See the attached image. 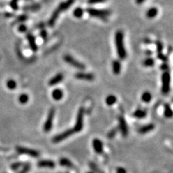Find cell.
Masks as SVG:
<instances>
[{"mask_svg": "<svg viewBox=\"0 0 173 173\" xmlns=\"http://www.w3.org/2000/svg\"><path fill=\"white\" fill-rule=\"evenodd\" d=\"M161 69H162V70H167L168 69H169V66H168V64L166 63H164L163 64H162V66H160Z\"/></svg>", "mask_w": 173, "mask_h": 173, "instance_id": "f35d334b", "label": "cell"}, {"mask_svg": "<svg viewBox=\"0 0 173 173\" xmlns=\"http://www.w3.org/2000/svg\"><path fill=\"white\" fill-rule=\"evenodd\" d=\"M117 173H126V170L123 167H119L117 169Z\"/></svg>", "mask_w": 173, "mask_h": 173, "instance_id": "60d3db41", "label": "cell"}, {"mask_svg": "<svg viewBox=\"0 0 173 173\" xmlns=\"http://www.w3.org/2000/svg\"><path fill=\"white\" fill-rule=\"evenodd\" d=\"M74 133H75V132H74V129H72V128H69V129L66 130L65 131L60 133V134H58L56 136H54V137L53 138V142H54V143H59V142H62V141L65 140V139H66L67 138H69V136H72Z\"/></svg>", "mask_w": 173, "mask_h": 173, "instance_id": "9c48e42d", "label": "cell"}, {"mask_svg": "<svg viewBox=\"0 0 173 173\" xmlns=\"http://www.w3.org/2000/svg\"><path fill=\"white\" fill-rule=\"evenodd\" d=\"M18 1L19 0H12L10 1V7L14 10H18Z\"/></svg>", "mask_w": 173, "mask_h": 173, "instance_id": "836d02e7", "label": "cell"}, {"mask_svg": "<svg viewBox=\"0 0 173 173\" xmlns=\"http://www.w3.org/2000/svg\"><path fill=\"white\" fill-rule=\"evenodd\" d=\"M16 151H17L19 154H26V155L30 156L31 157H39V152L35 149H32L27 148V147L23 146H17Z\"/></svg>", "mask_w": 173, "mask_h": 173, "instance_id": "ba28073f", "label": "cell"}, {"mask_svg": "<svg viewBox=\"0 0 173 173\" xmlns=\"http://www.w3.org/2000/svg\"><path fill=\"white\" fill-rule=\"evenodd\" d=\"M84 13V10L81 7H77L73 11V15L77 18H81L83 16Z\"/></svg>", "mask_w": 173, "mask_h": 173, "instance_id": "44dd1931", "label": "cell"}, {"mask_svg": "<svg viewBox=\"0 0 173 173\" xmlns=\"http://www.w3.org/2000/svg\"><path fill=\"white\" fill-rule=\"evenodd\" d=\"M74 1H75V0H66V1H63V2L61 3V4L58 6L57 8L54 10V13L51 15L50 19L48 20V26H54V25H55L56 22H57V19L59 18V15H61V13L62 12L66 11L68 9L70 8V7H72V4L74 3Z\"/></svg>", "mask_w": 173, "mask_h": 173, "instance_id": "6da1fadb", "label": "cell"}, {"mask_svg": "<svg viewBox=\"0 0 173 173\" xmlns=\"http://www.w3.org/2000/svg\"><path fill=\"white\" fill-rule=\"evenodd\" d=\"M86 11L91 17L100 18V19L103 20L107 19V17L110 15V10L92 8V7H88Z\"/></svg>", "mask_w": 173, "mask_h": 173, "instance_id": "3957f363", "label": "cell"}, {"mask_svg": "<svg viewBox=\"0 0 173 173\" xmlns=\"http://www.w3.org/2000/svg\"><path fill=\"white\" fill-rule=\"evenodd\" d=\"M144 43H146V44H149V43H151V40H150V39L146 38L145 40H144Z\"/></svg>", "mask_w": 173, "mask_h": 173, "instance_id": "7bdbcfd3", "label": "cell"}, {"mask_svg": "<svg viewBox=\"0 0 173 173\" xmlns=\"http://www.w3.org/2000/svg\"><path fill=\"white\" fill-rule=\"evenodd\" d=\"M165 116L166 118H171L172 116V108L168 104H165Z\"/></svg>", "mask_w": 173, "mask_h": 173, "instance_id": "d4e9b609", "label": "cell"}, {"mask_svg": "<svg viewBox=\"0 0 173 173\" xmlns=\"http://www.w3.org/2000/svg\"><path fill=\"white\" fill-rule=\"evenodd\" d=\"M83 126H84V109L83 107H80L79 109L76 118V123L73 129L75 133H78L83 129Z\"/></svg>", "mask_w": 173, "mask_h": 173, "instance_id": "277c9868", "label": "cell"}, {"mask_svg": "<svg viewBox=\"0 0 173 173\" xmlns=\"http://www.w3.org/2000/svg\"><path fill=\"white\" fill-rule=\"evenodd\" d=\"M118 121H119V126H118V127H119L121 133H122V135L123 136H127L128 133V128L126 121L124 119L123 117L122 116L119 117Z\"/></svg>", "mask_w": 173, "mask_h": 173, "instance_id": "30bf717a", "label": "cell"}, {"mask_svg": "<svg viewBox=\"0 0 173 173\" xmlns=\"http://www.w3.org/2000/svg\"><path fill=\"white\" fill-rule=\"evenodd\" d=\"M60 165L63 167H73L72 162L67 158L61 159Z\"/></svg>", "mask_w": 173, "mask_h": 173, "instance_id": "603a6c76", "label": "cell"}, {"mask_svg": "<svg viewBox=\"0 0 173 173\" xmlns=\"http://www.w3.org/2000/svg\"><path fill=\"white\" fill-rule=\"evenodd\" d=\"M55 108H51L48 112V116L43 126V130L45 132H49L52 128L53 123L55 117Z\"/></svg>", "mask_w": 173, "mask_h": 173, "instance_id": "8992f818", "label": "cell"}, {"mask_svg": "<svg viewBox=\"0 0 173 173\" xmlns=\"http://www.w3.org/2000/svg\"><path fill=\"white\" fill-rule=\"evenodd\" d=\"M51 95H52V98H54V100L59 101L62 99V98H63V92H62L61 89H55L52 92Z\"/></svg>", "mask_w": 173, "mask_h": 173, "instance_id": "ac0fdd59", "label": "cell"}, {"mask_svg": "<svg viewBox=\"0 0 173 173\" xmlns=\"http://www.w3.org/2000/svg\"><path fill=\"white\" fill-rule=\"evenodd\" d=\"M146 115V112L145 110H141V109L136 110L133 114V116L136 118H145Z\"/></svg>", "mask_w": 173, "mask_h": 173, "instance_id": "ffe728a7", "label": "cell"}, {"mask_svg": "<svg viewBox=\"0 0 173 173\" xmlns=\"http://www.w3.org/2000/svg\"><path fill=\"white\" fill-rule=\"evenodd\" d=\"M31 165L30 163H25L22 165V169L20 171L19 173H28L30 170Z\"/></svg>", "mask_w": 173, "mask_h": 173, "instance_id": "f546056e", "label": "cell"}, {"mask_svg": "<svg viewBox=\"0 0 173 173\" xmlns=\"http://www.w3.org/2000/svg\"><path fill=\"white\" fill-rule=\"evenodd\" d=\"M40 36L43 38V39H45L47 37V32L45 30H42L40 33Z\"/></svg>", "mask_w": 173, "mask_h": 173, "instance_id": "ab89813d", "label": "cell"}, {"mask_svg": "<svg viewBox=\"0 0 173 173\" xmlns=\"http://www.w3.org/2000/svg\"><path fill=\"white\" fill-rule=\"evenodd\" d=\"M116 101H117V98L115 96V95H108V96L106 98V100H105L106 103H107V105L109 106L114 105L115 103H116Z\"/></svg>", "mask_w": 173, "mask_h": 173, "instance_id": "7402d4cb", "label": "cell"}, {"mask_svg": "<svg viewBox=\"0 0 173 173\" xmlns=\"http://www.w3.org/2000/svg\"><path fill=\"white\" fill-rule=\"evenodd\" d=\"M105 1L106 0H87V3L89 4H95L105 2Z\"/></svg>", "mask_w": 173, "mask_h": 173, "instance_id": "8d00e7d4", "label": "cell"}, {"mask_svg": "<svg viewBox=\"0 0 173 173\" xmlns=\"http://www.w3.org/2000/svg\"><path fill=\"white\" fill-rule=\"evenodd\" d=\"M63 80V74L59 73V74H56L54 77H52V78L49 80V82H48V84H49L50 86L56 85V84H58L60 82H61V81Z\"/></svg>", "mask_w": 173, "mask_h": 173, "instance_id": "9a60e30c", "label": "cell"}, {"mask_svg": "<svg viewBox=\"0 0 173 173\" xmlns=\"http://www.w3.org/2000/svg\"><path fill=\"white\" fill-rule=\"evenodd\" d=\"M157 57L159 58V59L162 60V61H167V57L165 54H163V53L162 52L158 53V54H157Z\"/></svg>", "mask_w": 173, "mask_h": 173, "instance_id": "74e56055", "label": "cell"}, {"mask_svg": "<svg viewBox=\"0 0 173 173\" xmlns=\"http://www.w3.org/2000/svg\"><path fill=\"white\" fill-rule=\"evenodd\" d=\"M5 16L7 17H10L13 16V14H10V13H6Z\"/></svg>", "mask_w": 173, "mask_h": 173, "instance_id": "f6af8a7d", "label": "cell"}, {"mask_svg": "<svg viewBox=\"0 0 173 173\" xmlns=\"http://www.w3.org/2000/svg\"><path fill=\"white\" fill-rule=\"evenodd\" d=\"M87 173H94L93 172H87Z\"/></svg>", "mask_w": 173, "mask_h": 173, "instance_id": "bcb514c9", "label": "cell"}, {"mask_svg": "<svg viewBox=\"0 0 173 173\" xmlns=\"http://www.w3.org/2000/svg\"><path fill=\"white\" fill-rule=\"evenodd\" d=\"M75 77L78 80H86V81H92L95 79L94 74L91 73H85V72H78L75 74Z\"/></svg>", "mask_w": 173, "mask_h": 173, "instance_id": "8fae6325", "label": "cell"}, {"mask_svg": "<svg viewBox=\"0 0 173 173\" xmlns=\"http://www.w3.org/2000/svg\"><path fill=\"white\" fill-rule=\"evenodd\" d=\"M151 94L149 92H144L142 95V100L144 103H149L151 100Z\"/></svg>", "mask_w": 173, "mask_h": 173, "instance_id": "cb8c5ba5", "label": "cell"}, {"mask_svg": "<svg viewBox=\"0 0 173 173\" xmlns=\"http://www.w3.org/2000/svg\"><path fill=\"white\" fill-rule=\"evenodd\" d=\"M112 67H113V72L115 74H119L121 72V63L118 60H115L113 61V64H112Z\"/></svg>", "mask_w": 173, "mask_h": 173, "instance_id": "d6986e66", "label": "cell"}, {"mask_svg": "<svg viewBox=\"0 0 173 173\" xmlns=\"http://www.w3.org/2000/svg\"><path fill=\"white\" fill-rule=\"evenodd\" d=\"M63 60H64L66 63H69V65L77 68V69H81V70L85 69V66H84L82 63H81V62H80L79 61H77V59H75L74 57H72L71 55H69V54L65 55L64 57H63Z\"/></svg>", "mask_w": 173, "mask_h": 173, "instance_id": "52a82bcc", "label": "cell"}, {"mask_svg": "<svg viewBox=\"0 0 173 173\" xmlns=\"http://www.w3.org/2000/svg\"><path fill=\"white\" fill-rule=\"evenodd\" d=\"M117 132H118V128H113L111 130H110V132L107 134V137L109 139H113L117 134Z\"/></svg>", "mask_w": 173, "mask_h": 173, "instance_id": "d6a6232c", "label": "cell"}, {"mask_svg": "<svg viewBox=\"0 0 173 173\" xmlns=\"http://www.w3.org/2000/svg\"><path fill=\"white\" fill-rule=\"evenodd\" d=\"M154 125L153 123L147 124V125L141 127L139 129V132L142 134H145V133H149V132L151 131L154 129Z\"/></svg>", "mask_w": 173, "mask_h": 173, "instance_id": "2e32d148", "label": "cell"}, {"mask_svg": "<svg viewBox=\"0 0 173 173\" xmlns=\"http://www.w3.org/2000/svg\"><path fill=\"white\" fill-rule=\"evenodd\" d=\"M115 43L118 57L123 60L126 58V50L124 45V35L121 30H118L115 33Z\"/></svg>", "mask_w": 173, "mask_h": 173, "instance_id": "7a4b0ae2", "label": "cell"}, {"mask_svg": "<svg viewBox=\"0 0 173 173\" xmlns=\"http://www.w3.org/2000/svg\"><path fill=\"white\" fill-rule=\"evenodd\" d=\"M89 167H90L92 172L94 173H104L99 167H98V166H97L96 165H95V163H92V162L89 163Z\"/></svg>", "mask_w": 173, "mask_h": 173, "instance_id": "f1b7e54d", "label": "cell"}, {"mask_svg": "<svg viewBox=\"0 0 173 173\" xmlns=\"http://www.w3.org/2000/svg\"><path fill=\"white\" fill-rule=\"evenodd\" d=\"M92 145L95 152L98 154H101L103 151V144L101 140L99 139H95L92 141Z\"/></svg>", "mask_w": 173, "mask_h": 173, "instance_id": "7c38bea8", "label": "cell"}, {"mask_svg": "<svg viewBox=\"0 0 173 173\" xmlns=\"http://www.w3.org/2000/svg\"><path fill=\"white\" fill-rule=\"evenodd\" d=\"M27 39H28V41L30 48H31L33 51H35V52L37 51L38 45L37 43H36V38H35L31 33H29V34L27 35Z\"/></svg>", "mask_w": 173, "mask_h": 173, "instance_id": "4fadbf2b", "label": "cell"}, {"mask_svg": "<svg viewBox=\"0 0 173 173\" xmlns=\"http://www.w3.org/2000/svg\"><path fill=\"white\" fill-rule=\"evenodd\" d=\"M162 92L164 94L169 93L170 90V73L165 72L162 76Z\"/></svg>", "mask_w": 173, "mask_h": 173, "instance_id": "5b68a950", "label": "cell"}, {"mask_svg": "<svg viewBox=\"0 0 173 173\" xmlns=\"http://www.w3.org/2000/svg\"><path fill=\"white\" fill-rule=\"evenodd\" d=\"M146 54H149V55H151V54H152V52H151V51H149V50H146Z\"/></svg>", "mask_w": 173, "mask_h": 173, "instance_id": "ee69618b", "label": "cell"}, {"mask_svg": "<svg viewBox=\"0 0 173 173\" xmlns=\"http://www.w3.org/2000/svg\"><path fill=\"white\" fill-rule=\"evenodd\" d=\"M28 16L26 15H21L18 17L16 19V20L15 21V22H23L25 20H28Z\"/></svg>", "mask_w": 173, "mask_h": 173, "instance_id": "1f68e13d", "label": "cell"}, {"mask_svg": "<svg viewBox=\"0 0 173 173\" xmlns=\"http://www.w3.org/2000/svg\"><path fill=\"white\" fill-rule=\"evenodd\" d=\"M146 0H136V3L137 4H142V3H144Z\"/></svg>", "mask_w": 173, "mask_h": 173, "instance_id": "b9f144b4", "label": "cell"}, {"mask_svg": "<svg viewBox=\"0 0 173 173\" xmlns=\"http://www.w3.org/2000/svg\"><path fill=\"white\" fill-rule=\"evenodd\" d=\"M157 15H158V9L154 7L149 9L147 10L146 13V15L147 18H149V19H153L155 17H157Z\"/></svg>", "mask_w": 173, "mask_h": 173, "instance_id": "e0dca14e", "label": "cell"}, {"mask_svg": "<svg viewBox=\"0 0 173 173\" xmlns=\"http://www.w3.org/2000/svg\"><path fill=\"white\" fill-rule=\"evenodd\" d=\"M7 86L10 89H15L17 87V83L14 80H9L7 82Z\"/></svg>", "mask_w": 173, "mask_h": 173, "instance_id": "4316f807", "label": "cell"}, {"mask_svg": "<svg viewBox=\"0 0 173 173\" xmlns=\"http://www.w3.org/2000/svg\"><path fill=\"white\" fill-rule=\"evenodd\" d=\"M143 64L146 67H151L154 65V60L152 58H147L144 61Z\"/></svg>", "mask_w": 173, "mask_h": 173, "instance_id": "484cf974", "label": "cell"}, {"mask_svg": "<svg viewBox=\"0 0 173 173\" xmlns=\"http://www.w3.org/2000/svg\"><path fill=\"white\" fill-rule=\"evenodd\" d=\"M27 26L25 25H24V24H21V25H19V27H18V31L20 32V33H25V32L27 31Z\"/></svg>", "mask_w": 173, "mask_h": 173, "instance_id": "d590c367", "label": "cell"}, {"mask_svg": "<svg viewBox=\"0 0 173 173\" xmlns=\"http://www.w3.org/2000/svg\"><path fill=\"white\" fill-rule=\"evenodd\" d=\"M23 165V164L22 163V162H15V163L12 164L11 165V169L13 170L14 171H16L18 169H20V167H22V166Z\"/></svg>", "mask_w": 173, "mask_h": 173, "instance_id": "4dcf8cb0", "label": "cell"}, {"mask_svg": "<svg viewBox=\"0 0 173 173\" xmlns=\"http://www.w3.org/2000/svg\"><path fill=\"white\" fill-rule=\"evenodd\" d=\"M29 100V97L26 94H22L19 97V102L21 104H26Z\"/></svg>", "mask_w": 173, "mask_h": 173, "instance_id": "83f0119b", "label": "cell"}, {"mask_svg": "<svg viewBox=\"0 0 173 173\" xmlns=\"http://www.w3.org/2000/svg\"><path fill=\"white\" fill-rule=\"evenodd\" d=\"M156 45H157V50L158 53H162V50H163V45H162V42L157 41L156 42Z\"/></svg>", "mask_w": 173, "mask_h": 173, "instance_id": "e575fe53", "label": "cell"}, {"mask_svg": "<svg viewBox=\"0 0 173 173\" xmlns=\"http://www.w3.org/2000/svg\"><path fill=\"white\" fill-rule=\"evenodd\" d=\"M38 166L42 168H50L53 169L55 167L56 164L51 160H41L38 163Z\"/></svg>", "mask_w": 173, "mask_h": 173, "instance_id": "5bb4252c", "label": "cell"}]
</instances>
